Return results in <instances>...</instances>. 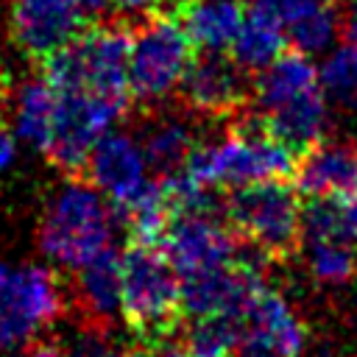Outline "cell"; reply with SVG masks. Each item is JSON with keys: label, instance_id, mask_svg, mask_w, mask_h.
Instances as JSON below:
<instances>
[{"label": "cell", "instance_id": "obj_24", "mask_svg": "<svg viewBox=\"0 0 357 357\" xmlns=\"http://www.w3.org/2000/svg\"><path fill=\"white\" fill-rule=\"evenodd\" d=\"M284 36H287V45L304 56L326 53L340 36V14L335 3H324L315 11L304 14L301 20H296L293 25H287Z\"/></svg>", "mask_w": 357, "mask_h": 357}, {"label": "cell", "instance_id": "obj_10", "mask_svg": "<svg viewBox=\"0 0 357 357\" xmlns=\"http://www.w3.org/2000/svg\"><path fill=\"white\" fill-rule=\"evenodd\" d=\"M237 245L240 243L231 229L215 220L212 209L173 212L159 237V248L170 259L178 279H192L240 259Z\"/></svg>", "mask_w": 357, "mask_h": 357}, {"label": "cell", "instance_id": "obj_6", "mask_svg": "<svg viewBox=\"0 0 357 357\" xmlns=\"http://www.w3.org/2000/svg\"><path fill=\"white\" fill-rule=\"evenodd\" d=\"M223 212L237 243L268 262H284L301 245L304 204L287 178H265L229 190Z\"/></svg>", "mask_w": 357, "mask_h": 357}, {"label": "cell", "instance_id": "obj_9", "mask_svg": "<svg viewBox=\"0 0 357 357\" xmlns=\"http://www.w3.org/2000/svg\"><path fill=\"white\" fill-rule=\"evenodd\" d=\"M56 89V86H53ZM131 100L95 95V92H59L56 117L45 156L64 173H81L95 142L114 128Z\"/></svg>", "mask_w": 357, "mask_h": 357}, {"label": "cell", "instance_id": "obj_7", "mask_svg": "<svg viewBox=\"0 0 357 357\" xmlns=\"http://www.w3.org/2000/svg\"><path fill=\"white\" fill-rule=\"evenodd\" d=\"M195 45L173 11H156L128 28V92L145 106L165 103L181 84Z\"/></svg>", "mask_w": 357, "mask_h": 357}, {"label": "cell", "instance_id": "obj_17", "mask_svg": "<svg viewBox=\"0 0 357 357\" xmlns=\"http://www.w3.org/2000/svg\"><path fill=\"white\" fill-rule=\"evenodd\" d=\"M195 114L192 112H159L153 114L142 131H139V145L142 153L151 165V173L156 178H170L184 170L187 159L192 156L198 139L195 128Z\"/></svg>", "mask_w": 357, "mask_h": 357}, {"label": "cell", "instance_id": "obj_33", "mask_svg": "<svg viewBox=\"0 0 357 357\" xmlns=\"http://www.w3.org/2000/svg\"><path fill=\"white\" fill-rule=\"evenodd\" d=\"M354 357H357V349H354Z\"/></svg>", "mask_w": 357, "mask_h": 357}, {"label": "cell", "instance_id": "obj_26", "mask_svg": "<svg viewBox=\"0 0 357 357\" xmlns=\"http://www.w3.org/2000/svg\"><path fill=\"white\" fill-rule=\"evenodd\" d=\"M324 3H335V0H251V8L271 17L282 28H287V25H293L296 20H301L304 14L315 11Z\"/></svg>", "mask_w": 357, "mask_h": 357}, {"label": "cell", "instance_id": "obj_27", "mask_svg": "<svg viewBox=\"0 0 357 357\" xmlns=\"http://www.w3.org/2000/svg\"><path fill=\"white\" fill-rule=\"evenodd\" d=\"M100 335H103V329L86 326V332L78 335L75 349L67 351V354H70V357H139V351H126V349L109 346Z\"/></svg>", "mask_w": 357, "mask_h": 357}, {"label": "cell", "instance_id": "obj_13", "mask_svg": "<svg viewBox=\"0 0 357 357\" xmlns=\"http://www.w3.org/2000/svg\"><path fill=\"white\" fill-rule=\"evenodd\" d=\"M84 173L86 181L114 206V212H123L156 184L139 139L114 128L95 142L86 156Z\"/></svg>", "mask_w": 357, "mask_h": 357}, {"label": "cell", "instance_id": "obj_2", "mask_svg": "<svg viewBox=\"0 0 357 357\" xmlns=\"http://www.w3.org/2000/svg\"><path fill=\"white\" fill-rule=\"evenodd\" d=\"M296 156L298 153L268 134L254 114L243 120L237 114V120L220 137L198 142L184 170L176 176L209 192L215 187L234 190L265 178H290Z\"/></svg>", "mask_w": 357, "mask_h": 357}, {"label": "cell", "instance_id": "obj_11", "mask_svg": "<svg viewBox=\"0 0 357 357\" xmlns=\"http://www.w3.org/2000/svg\"><path fill=\"white\" fill-rule=\"evenodd\" d=\"M234 357H301L307 349V326L296 307L276 290L259 287L240 310Z\"/></svg>", "mask_w": 357, "mask_h": 357}, {"label": "cell", "instance_id": "obj_21", "mask_svg": "<svg viewBox=\"0 0 357 357\" xmlns=\"http://www.w3.org/2000/svg\"><path fill=\"white\" fill-rule=\"evenodd\" d=\"M287 47V36L284 28L279 22H273L271 17L248 8L243 17V25L237 28L231 45H229V56L245 70V73H259L265 64H271L282 50Z\"/></svg>", "mask_w": 357, "mask_h": 357}, {"label": "cell", "instance_id": "obj_28", "mask_svg": "<svg viewBox=\"0 0 357 357\" xmlns=\"http://www.w3.org/2000/svg\"><path fill=\"white\" fill-rule=\"evenodd\" d=\"M120 17H148V14H156V11H173L176 0H106Z\"/></svg>", "mask_w": 357, "mask_h": 357}, {"label": "cell", "instance_id": "obj_22", "mask_svg": "<svg viewBox=\"0 0 357 357\" xmlns=\"http://www.w3.org/2000/svg\"><path fill=\"white\" fill-rule=\"evenodd\" d=\"M318 84L326 100L337 109H357V45L343 42L324 53L318 64Z\"/></svg>", "mask_w": 357, "mask_h": 357}, {"label": "cell", "instance_id": "obj_23", "mask_svg": "<svg viewBox=\"0 0 357 357\" xmlns=\"http://www.w3.org/2000/svg\"><path fill=\"white\" fill-rule=\"evenodd\" d=\"M307 268L321 284H346L357 273V245L335 237H301Z\"/></svg>", "mask_w": 357, "mask_h": 357}, {"label": "cell", "instance_id": "obj_32", "mask_svg": "<svg viewBox=\"0 0 357 357\" xmlns=\"http://www.w3.org/2000/svg\"><path fill=\"white\" fill-rule=\"evenodd\" d=\"M340 33L357 45V0L349 3V11L340 17Z\"/></svg>", "mask_w": 357, "mask_h": 357}, {"label": "cell", "instance_id": "obj_25", "mask_svg": "<svg viewBox=\"0 0 357 357\" xmlns=\"http://www.w3.org/2000/svg\"><path fill=\"white\" fill-rule=\"evenodd\" d=\"M181 340L190 357H234L237 354V321L229 315L190 318Z\"/></svg>", "mask_w": 357, "mask_h": 357}, {"label": "cell", "instance_id": "obj_30", "mask_svg": "<svg viewBox=\"0 0 357 357\" xmlns=\"http://www.w3.org/2000/svg\"><path fill=\"white\" fill-rule=\"evenodd\" d=\"M14 357H70V354L53 340H31L22 349H17Z\"/></svg>", "mask_w": 357, "mask_h": 357}, {"label": "cell", "instance_id": "obj_16", "mask_svg": "<svg viewBox=\"0 0 357 357\" xmlns=\"http://www.w3.org/2000/svg\"><path fill=\"white\" fill-rule=\"evenodd\" d=\"M296 190L304 198H332L357 190V145L346 139H318L304 148L293 167Z\"/></svg>", "mask_w": 357, "mask_h": 357}, {"label": "cell", "instance_id": "obj_18", "mask_svg": "<svg viewBox=\"0 0 357 357\" xmlns=\"http://www.w3.org/2000/svg\"><path fill=\"white\" fill-rule=\"evenodd\" d=\"M73 273V296L78 310L86 315V326L106 332V326L120 315V254L109 248Z\"/></svg>", "mask_w": 357, "mask_h": 357}, {"label": "cell", "instance_id": "obj_31", "mask_svg": "<svg viewBox=\"0 0 357 357\" xmlns=\"http://www.w3.org/2000/svg\"><path fill=\"white\" fill-rule=\"evenodd\" d=\"M17 137L11 134V128L8 126H3L0 123V176L14 165V159H17Z\"/></svg>", "mask_w": 357, "mask_h": 357}, {"label": "cell", "instance_id": "obj_5", "mask_svg": "<svg viewBox=\"0 0 357 357\" xmlns=\"http://www.w3.org/2000/svg\"><path fill=\"white\" fill-rule=\"evenodd\" d=\"M181 279L159 243L131 240L120 254V318L142 340L170 335L181 321Z\"/></svg>", "mask_w": 357, "mask_h": 357}, {"label": "cell", "instance_id": "obj_29", "mask_svg": "<svg viewBox=\"0 0 357 357\" xmlns=\"http://www.w3.org/2000/svg\"><path fill=\"white\" fill-rule=\"evenodd\" d=\"M137 351H139V357H190L184 340H176L173 332H170V335H162V337H156V340L142 343Z\"/></svg>", "mask_w": 357, "mask_h": 357}, {"label": "cell", "instance_id": "obj_15", "mask_svg": "<svg viewBox=\"0 0 357 357\" xmlns=\"http://www.w3.org/2000/svg\"><path fill=\"white\" fill-rule=\"evenodd\" d=\"M262 276L251 262L234 259L218 271L181 279V310L190 318L229 315L237 318L251 296L262 287Z\"/></svg>", "mask_w": 357, "mask_h": 357}, {"label": "cell", "instance_id": "obj_1", "mask_svg": "<svg viewBox=\"0 0 357 357\" xmlns=\"http://www.w3.org/2000/svg\"><path fill=\"white\" fill-rule=\"evenodd\" d=\"M254 117L268 134L301 153L329 131V100L318 84V67L298 50H282L251 78Z\"/></svg>", "mask_w": 357, "mask_h": 357}, {"label": "cell", "instance_id": "obj_20", "mask_svg": "<svg viewBox=\"0 0 357 357\" xmlns=\"http://www.w3.org/2000/svg\"><path fill=\"white\" fill-rule=\"evenodd\" d=\"M53 117H56V89L45 75L25 78L11 100V134L17 142L42 151L47 148L50 131H53Z\"/></svg>", "mask_w": 357, "mask_h": 357}, {"label": "cell", "instance_id": "obj_14", "mask_svg": "<svg viewBox=\"0 0 357 357\" xmlns=\"http://www.w3.org/2000/svg\"><path fill=\"white\" fill-rule=\"evenodd\" d=\"M176 92L192 114L237 117L251 98V73H245L226 50H201L192 56Z\"/></svg>", "mask_w": 357, "mask_h": 357}, {"label": "cell", "instance_id": "obj_8", "mask_svg": "<svg viewBox=\"0 0 357 357\" xmlns=\"http://www.w3.org/2000/svg\"><path fill=\"white\" fill-rule=\"evenodd\" d=\"M64 312V287L53 265L0 259V354L36 340Z\"/></svg>", "mask_w": 357, "mask_h": 357}, {"label": "cell", "instance_id": "obj_12", "mask_svg": "<svg viewBox=\"0 0 357 357\" xmlns=\"http://www.w3.org/2000/svg\"><path fill=\"white\" fill-rule=\"evenodd\" d=\"M109 8L106 0H14L11 36L31 59H47Z\"/></svg>", "mask_w": 357, "mask_h": 357}, {"label": "cell", "instance_id": "obj_19", "mask_svg": "<svg viewBox=\"0 0 357 357\" xmlns=\"http://www.w3.org/2000/svg\"><path fill=\"white\" fill-rule=\"evenodd\" d=\"M173 14L195 50H229L245 8L240 0H176Z\"/></svg>", "mask_w": 357, "mask_h": 357}, {"label": "cell", "instance_id": "obj_3", "mask_svg": "<svg viewBox=\"0 0 357 357\" xmlns=\"http://www.w3.org/2000/svg\"><path fill=\"white\" fill-rule=\"evenodd\" d=\"M117 231L114 206L84 178H67L45 204L36 243L47 265L78 271L109 251Z\"/></svg>", "mask_w": 357, "mask_h": 357}, {"label": "cell", "instance_id": "obj_4", "mask_svg": "<svg viewBox=\"0 0 357 357\" xmlns=\"http://www.w3.org/2000/svg\"><path fill=\"white\" fill-rule=\"evenodd\" d=\"M42 75L59 92H95L131 100L128 28L123 22L92 20L70 42L42 59Z\"/></svg>", "mask_w": 357, "mask_h": 357}]
</instances>
